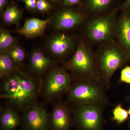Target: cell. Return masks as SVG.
<instances>
[{"mask_svg":"<svg viewBox=\"0 0 130 130\" xmlns=\"http://www.w3.org/2000/svg\"><path fill=\"white\" fill-rule=\"evenodd\" d=\"M71 110L67 103L59 102L54 106L50 114V129L68 130L72 119Z\"/></svg>","mask_w":130,"mask_h":130,"instance_id":"cell-11","label":"cell"},{"mask_svg":"<svg viewBox=\"0 0 130 130\" xmlns=\"http://www.w3.org/2000/svg\"><path fill=\"white\" fill-rule=\"evenodd\" d=\"M120 0H84L83 8L89 15L107 14L116 11Z\"/></svg>","mask_w":130,"mask_h":130,"instance_id":"cell-13","label":"cell"},{"mask_svg":"<svg viewBox=\"0 0 130 130\" xmlns=\"http://www.w3.org/2000/svg\"><path fill=\"white\" fill-rule=\"evenodd\" d=\"M21 125L24 130H50V114L45 107L35 103L23 111Z\"/></svg>","mask_w":130,"mask_h":130,"instance_id":"cell-10","label":"cell"},{"mask_svg":"<svg viewBox=\"0 0 130 130\" xmlns=\"http://www.w3.org/2000/svg\"><path fill=\"white\" fill-rule=\"evenodd\" d=\"M73 81L71 75L64 67L52 68L42 83V95L48 101L59 98L67 93Z\"/></svg>","mask_w":130,"mask_h":130,"instance_id":"cell-6","label":"cell"},{"mask_svg":"<svg viewBox=\"0 0 130 130\" xmlns=\"http://www.w3.org/2000/svg\"><path fill=\"white\" fill-rule=\"evenodd\" d=\"M25 7L29 11L34 12L36 10L37 0H22Z\"/></svg>","mask_w":130,"mask_h":130,"instance_id":"cell-24","label":"cell"},{"mask_svg":"<svg viewBox=\"0 0 130 130\" xmlns=\"http://www.w3.org/2000/svg\"><path fill=\"white\" fill-rule=\"evenodd\" d=\"M51 5L47 0H37L36 10L41 13L48 12L51 9Z\"/></svg>","mask_w":130,"mask_h":130,"instance_id":"cell-22","label":"cell"},{"mask_svg":"<svg viewBox=\"0 0 130 130\" xmlns=\"http://www.w3.org/2000/svg\"><path fill=\"white\" fill-rule=\"evenodd\" d=\"M79 39L73 34L60 31L49 38L47 46L50 53L59 59H64L73 55Z\"/></svg>","mask_w":130,"mask_h":130,"instance_id":"cell-9","label":"cell"},{"mask_svg":"<svg viewBox=\"0 0 130 130\" xmlns=\"http://www.w3.org/2000/svg\"><path fill=\"white\" fill-rule=\"evenodd\" d=\"M118 12L89 15L81 27L82 37L93 46L114 39Z\"/></svg>","mask_w":130,"mask_h":130,"instance_id":"cell-5","label":"cell"},{"mask_svg":"<svg viewBox=\"0 0 130 130\" xmlns=\"http://www.w3.org/2000/svg\"><path fill=\"white\" fill-rule=\"evenodd\" d=\"M54 61L39 50L32 51L30 57L29 66L33 73L40 77L46 72Z\"/></svg>","mask_w":130,"mask_h":130,"instance_id":"cell-15","label":"cell"},{"mask_svg":"<svg viewBox=\"0 0 130 130\" xmlns=\"http://www.w3.org/2000/svg\"><path fill=\"white\" fill-rule=\"evenodd\" d=\"M22 117L10 106H7L1 112L0 127L2 130H14L21 125Z\"/></svg>","mask_w":130,"mask_h":130,"instance_id":"cell-16","label":"cell"},{"mask_svg":"<svg viewBox=\"0 0 130 130\" xmlns=\"http://www.w3.org/2000/svg\"><path fill=\"white\" fill-rule=\"evenodd\" d=\"M95 50L98 78L106 89L111 86L112 78L117 70L130 62V58L114 39L100 44Z\"/></svg>","mask_w":130,"mask_h":130,"instance_id":"cell-2","label":"cell"},{"mask_svg":"<svg viewBox=\"0 0 130 130\" xmlns=\"http://www.w3.org/2000/svg\"><path fill=\"white\" fill-rule=\"evenodd\" d=\"M119 82L130 84V66L127 65L122 68L120 73Z\"/></svg>","mask_w":130,"mask_h":130,"instance_id":"cell-23","label":"cell"},{"mask_svg":"<svg viewBox=\"0 0 130 130\" xmlns=\"http://www.w3.org/2000/svg\"><path fill=\"white\" fill-rule=\"evenodd\" d=\"M2 14L4 23L9 25H15L17 26L19 24L23 16L21 9L14 3L8 6Z\"/></svg>","mask_w":130,"mask_h":130,"instance_id":"cell-17","label":"cell"},{"mask_svg":"<svg viewBox=\"0 0 130 130\" xmlns=\"http://www.w3.org/2000/svg\"><path fill=\"white\" fill-rule=\"evenodd\" d=\"M15 65L23 63L26 57V53L22 47L15 46L6 52Z\"/></svg>","mask_w":130,"mask_h":130,"instance_id":"cell-20","label":"cell"},{"mask_svg":"<svg viewBox=\"0 0 130 130\" xmlns=\"http://www.w3.org/2000/svg\"><path fill=\"white\" fill-rule=\"evenodd\" d=\"M120 12L118 16L114 39L130 58V12Z\"/></svg>","mask_w":130,"mask_h":130,"instance_id":"cell-12","label":"cell"},{"mask_svg":"<svg viewBox=\"0 0 130 130\" xmlns=\"http://www.w3.org/2000/svg\"><path fill=\"white\" fill-rule=\"evenodd\" d=\"M58 11L53 17L50 23L54 29L59 31L68 32L81 28L89 14L81 10L66 7Z\"/></svg>","mask_w":130,"mask_h":130,"instance_id":"cell-8","label":"cell"},{"mask_svg":"<svg viewBox=\"0 0 130 130\" xmlns=\"http://www.w3.org/2000/svg\"><path fill=\"white\" fill-rule=\"evenodd\" d=\"M106 90L100 80L96 78L76 79L67 93L68 102L72 105H109Z\"/></svg>","mask_w":130,"mask_h":130,"instance_id":"cell-3","label":"cell"},{"mask_svg":"<svg viewBox=\"0 0 130 130\" xmlns=\"http://www.w3.org/2000/svg\"><path fill=\"white\" fill-rule=\"evenodd\" d=\"M63 3L65 7H71L83 3L81 0H63Z\"/></svg>","mask_w":130,"mask_h":130,"instance_id":"cell-26","label":"cell"},{"mask_svg":"<svg viewBox=\"0 0 130 130\" xmlns=\"http://www.w3.org/2000/svg\"><path fill=\"white\" fill-rule=\"evenodd\" d=\"M74 121L83 130H101L104 108L101 104L72 105Z\"/></svg>","mask_w":130,"mask_h":130,"instance_id":"cell-7","label":"cell"},{"mask_svg":"<svg viewBox=\"0 0 130 130\" xmlns=\"http://www.w3.org/2000/svg\"><path fill=\"white\" fill-rule=\"evenodd\" d=\"M122 11L130 12V0H125L124 2L121 3L116 10L117 12Z\"/></svg>","mask_w":130,"mask_h":130,"instance_id":"cell-25","label":"cell"},{"mask_svg":"<svg viewBox=\"0 0 130 130\" xmlns=\"http://www.w3.org/2000/svg\"><path fill=\"white\" fill-rule=\"evenodd\" d=\"M113 119L118 124L123 123L128 119L129 116L128 110L123 107L121 104L115 107L112 110Z\"/></svg>","mask_w":130,"mask_h":130,"instance_id":"cell-21","label":"cell"},{"mask_svg":"<svg viewBox=\"0 0 130 130\" xmlns=\"http://www.w3.org/2000/svg\"><path fill=\"white\" fill-rule=\"evenodd\" d=\"M16 65L6 52L0 54V77L1 79L11 74L16 69Z\"/></svg>","mask_w":130,"mask_h":130,"instance_id":"cell-18","label":"cell"},{"mask_svg":"<svg viewBox=\"0 0 130 130\" xmlns=\"http://www.w3.org/2000/svg\"><path fill=\"white\" fill-rule=\"evenodd\" d=\"M2 79L1 98L10 106L23 111L36 103L41 89L40 81L17 68Z\"/></svg>","mask_w":130,"mask_h":130,"instance_id":"cell-1","label":"cell"},{"mask_svg":"<svg viewBox=\"0 0 130 130\" xmlns=\"http://www.w3.org/2000/svg\"><path fill=\"white\" fill-rule=\"evenodd\" d=\"M15 38L8 30L1 28L0 30V51L6 52L16 46Z\"/></svg>","mask_w":130,"mask_h":130,"instance_id":"cell-19","label":"cell"},{"mask_svg":"<svg viewBox=\"0 0 130 130\" xmlns=\"http://www.w3.org/2000/svg\"><path fill=\"white\" fill-rule=\"evenodd\" d=\"M51 18L42 20L32 18L27 19L21 28L14 32L28 38H35L44 34L47 25L51 21Z\"/></svg>","mask_w":130,"mask_h":130,"instance_id":"cell-14","label":"cell"},{"mask_svg":"<svg viewBox=\"0 0 130 130\" xmlns=\"http://www.w3.org/2000/svg\"><path fill=\"white\" fill-rule=\"evenodd\" d=\"M128 113H129V115L130 116V107L129 108V109H128Z\"/></svg>","mask_w":130,"mask_h":130,"instance_id":"cell-30","label":"cell"},{"mask_svg":"<svg viewBox=\"0 0 130 130\" xmlns=\"http://www.w3.org/2000/svg\"><path fill=\"white\" fill-rule=\"evenodd\" d=\"M50 1H52L53 2H60L61 1H62V2H63V0H50Z\"/></svg>","mask_w":130,"mask_h":130,"instance_id":"cell-28","label":"cell"},{"mask_svg":"<svg viewBox=\"0 0 130 130\" xmlns=\"http://www.w3.org/2000/svg\"><path fill=\"white\" fill-rule=\"evenodd\" d=\"M63 67L71 74L73 81L85 78L99 79L96 70L95 51L93 46L82 37L79 38L76 50L65 62Z\"/></svg>","mask_w":130,"mask_h":130,"instance_id":"cell-4","label":"cell"},{"mask_svg":"<svg viewBox=\"0 0 130 130\" xmlns=\"http://www.w3.org/2000/svg\"><path fill=\"white\" fill-rule=\"evenodd\" d=\"M126 100H127V101H130V96H128V97L127 98H126Z\"/></svg>","mask_w":130,"mask_h":130,"instance_id":"cell-29","label":"cell"},{"mask_svg":"<svg viewBox=\"0 0 130 130\" xmlns=\"http://www.w3.org/2000/svg\"><path fill=\"white\" fill-rule=\"evenodd\" d=\"M8 1L9 0H0V12L1 14L7 7Z\"/></svg>","mask_w":130,"mask_h":130,"instance_id":"cell-27","label":"cell"}]
</instances>
